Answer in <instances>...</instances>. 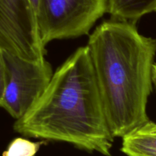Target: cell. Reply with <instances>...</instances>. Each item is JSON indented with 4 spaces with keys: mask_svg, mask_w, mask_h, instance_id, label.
Instances as JSON below:
<instances>
[{
    "mask_svg": "<svg viewBox=\"0 0 156 156\" xmlns=\"http://www.w3.org/2000/svg\"><path fill=\"white\" fill-rule=\"evenodd\" d=\"M6 87L2 108L15 120L21 118L43 94L54 73L45 59H22L3 51Z\"/></svg>",
    "mask_w": 156,
    "mask_h": 156,
    "instance_id": "277c9868",
    "label": "cell"
},
{
    "mask_svg": "<svg viewBox=\"0 0 156 156\" xmlns=\"http://www.w3.org/2000/svg\"><path fill=\"white\" fill-rule=\"evenodd\" d=\"M44 142H32L24 138H15L8 146L2 156H35Z\"/></svg>",
    "mask_w": 156,
    "mask_h": 156,
    "instance_id": "ba28073f",
    "label": "cell"
},
{
    "mask_svg": "<svg viewBox=\"0 0 156 156\" xmlns=\"http://www.w3.org/2000/svg\"><path fill=\"white\" fill-rule=\"evenodd\" d=\"M13 128L24 136L64 142L111 156L114 137L88 46L78 48L57 69L43 94Z\"/></svg>",
    "mask_w": 156,
    "mask_h": 156,
    "instance_id": "6da1fadb",
    "label": "cell"
},
{
    "mask_svg": "<svg viewBox=\"0 0 156 156\" xmlns=\"http://www.w3.org/2000/svg\"><path fill=\"white\" fill-rule=\"evenodd\" d=\"M156 12V0H107L112 18L136 23L142 16Z\"/></svg>",
    "mask_w": 156,
    "mask_h": 156,
    "instance_id": "52a82bcc",
    "label": "cell"
},
{
    "mask_svg": "<svg viewBox=\"0 0 156 156\" xmlns=\"http://www.w3.org/2000/svg\"><path fill=\"white\" fill-rule=\"evenodd\" d=\"M107 12V0H39L36 18L45 47L54 40L88 34Z\"/></svg>",
    "mask_w": 156,
    "mask_h": 156,
    "instance_id": "3957f363",
    "label": "cell"
},
{
    "mask_svg": "<svg viewBox=\"0 0 156 156\" xmlns=\"http://www.w3.org/2000/svg\"><path fill=\"white\" fill-rule=\"evenodd\" d=\"M29 1H30L32 7H33V9H35V12H36V14H37V11H38V4H39V0H29Z\"/></svg>",
    "mask_w": 156,
    "mask_h": 156,
    "instance_id": "8fae6325",
    "label": "cell"
},
{
    "mask_svg": "<svg viewBox=\"0 0 156 156\" xmlns=\"http://www.w3.org/2000/svg\"><path fill=\"white\" fill-rule=\"evenodd\" d=\"M87 46L109 128L122 138L149 120L156 39L139 33L136 23L111 18L96 27Z\"/></svg>",
    "mask_w": 156,
    "mask_h": 156,
    "instance_id": "7a4b0ae2",
    "label": "cell"
},
{
    "mask_svg": "<svg viewBox=\"0 0 156 156\" xmlns=\"http://www.w3.org/2000/svg\"><path fill=\"white\" fill-rule=\"evenodd\" d=\"M6 87V66H5L3 50L0 47V107L2 108Z\"/></svg>",
    "mask_w": 156,
    "mask_h": 156,
    "instance_id": "9c48e42d",
    "label": "cell"
},
{
    "mask_svg": "<svg viewBox=\"0 0 156 156\" xmlns=\"http://www.w3.org/2000/svg\"><path fill=\"white\" fill-rule=\"evenodd\" d=\"M151 81H152V85H154L156 90V62H154L151 69Z\"/></svg>",
    "mask_w": 156,
    "mask_h": 156,
    "instance_id": "30bf717a",
    "label": "cell"
},
{
    "mask_svg": "<svg viewBox=\"0 0 156 156\" xmlns=\"http://www.w3.org/2000/svg\"><path fill=\"white\" fill-rule=\"evenodd\" d=\"M121 151L127 156H156V123L148 120L124 136Z\"/></svg>",
    "mask_w": 156,
    "mask_h": 156,
    "instance_id": "8992f818",
    "label": "cell"
},
{
    "mask_svg": "<svg viewBox=\"0 0 156 156\" xmlns=\"http://www.w3.org/2000/svg\"><path fill=\"white\" fill-rule=\"evenodd\" d=\"M0 47L22 59H44L45 47L29 0H0Z\"/></svg>",
    "mask_w": 156,
    "mask_h": 156,
    "instance_id": "5b68a950",
    "label": "cell"
}]
</instances>
